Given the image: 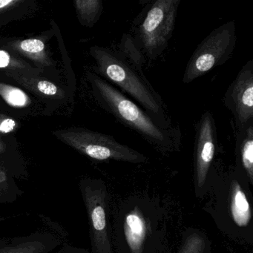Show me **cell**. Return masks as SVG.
<instances>
[{
    "label": "cell",
    "instance_id": "obj_5",
    "mask_svg": "<svg viewBox=\"0 0 253 253\" xmlns=\"http://www.w3.org/2000/svg\"><path fill=\"white\" fill-rule=\"evenodd\" d=\"M223 104L230 111L237 132L253 124V60L247 62L225 93Z\"/></svg>",
    "mask_w": 253,
    "mask_h": 253
},
{
    "label": "cell",
    "instance_id": "obj_21",
    "mask_svg": "<svg viewBox=\"0 0 253 253\" xmlns=\"http://www.w3.org/2000/svg\"><path fill=\"white\" fill-rule=\"evenodd\" d=\"M16 1H12V0H0V9L1 8H5L8 5L11 4L15 3Z\"/></svg>",
    "mask_w": 253,
    "mask_h": 253
},
{
    "label": "cell",
    "instance_id": "obj_2",
    "mask_svg": "<svg viewBox=\"0 0 253 253\" xmlns=\"http://www.w3.org/2000/svg\"><path fill=\"white\" fill-rule=\"evenodd\" d=\"M93 54L97 70L105 81L129 97L151 115L167 123H173L164 99L145 76L142 68L115 48L97 47Z\"/></svg>",
    "mask_w": 253,
    "mask_h": 253
},
{
    "label": "cell",
    "instance_id": "obj_4",
    "mask_svg": "<svg viewBox=\"0 0 253 253\" xmlns=\"http://www.w3.org/2000/svg\"><path fill=\"white\" fill-rule=\"evenodd\" d=\"M237 44L236 26L229 21L210 32L192 53L183 76L189 84L224 64L233 54Z\"/></svg>",
    "mask_w": 253,
    "mask_h": 253
},
{
    "label": "cell",
    "instance_id": "obj_8",
    "mask_svg": "<svg viewBox=\"0 0 253 253\" xmlns=\"http://www.w3.org/2000/svg\"><path fill=\"white\" fill-rule=\"evenodd\" d=\"M84 201L89 216L93 247L96 253H112L106 222L107 193L104 187L82 188Z\"/></svg>",
    "mask_w": 253,
    "mask_h": 253
},
{
    "label": "cell",
    "instance_id": "obj_11",
    "mask_svg": "<svg viewBox=\"0 0 253 253\" xmlns=\"http://www.w3.org/2000/svg\"><path fill=\"white\" fill-rule=\"evenodd\" d=\"M237 150L241 166L253 182V124L237 132Z\"/></svg>",
    "mask_w": 253,
    "mask_h": 253
},
{
    "label": "cell",
    "instance_id": "obj_13",
    "mask_svg": "<svg viewBox=\"0 0 253 253\" xmlns=\"http://www.w3.org/2000/svg\"><path fill=\"white\" fill-rule=\"evenodd\" d=\"M0 93L11 106L21 107L28 103V97L21 90L10 86H2Z\"/></svg>",
    "mask_w": 253,
    "mask_h": 253
},
{
    "label": "cell",
    "instance_id": "obj_1",
    "mask_svg": "<svg viewBox=\"0 0 253 253\" xmlns=\"http://www.w3.org/2000/svg\"><path fill=\"white\" fill-rule=\"evenodd\" d=\"M91 84L102 106L118 122L137 133L161 153L167 155L180 150L182 132L178 125L151 115L100 77L93 75Z\"/></svg>",
    "mask_w": 253,
    "mask_h": 253
},
{
    "label": "cell",
    "instance_id": "obj_19",
    "mask_svg": "<svg viewBox=\"0 0 253 253\" xmlns=\"http://www.w3.org/2000/svg\"><path fill=\"white\" fill-rule=\"evenodd\" d=\"M10 63V56L8 53L0 50V68H5Z\"/></svg>",
    "mask_w": 253,
    "mask_h": 253
},
{
    "label": "cell",
    "instance_id": "obj_6",
    "mask_svg": "<svg viewBox=\"0 0 253 253\" xmlns=\"http://www.w3.org/2000/svg\"><path fill=\"white\" fill-rule=\"evenodd\" d=\"M77 140L76 146L81 152L97 161H115L131 164H142L148 158L135 149L117 141L112 136L82 131Z\"/></svg>",
    "mask_w": 253,
    "mask_h": 253
},
{
    "label": "cell",
    "instance_id": "obj_16",
    "mask_svg": "<svg viewBox=\"0 0 253 253\" xmlns=\"http://www.w3.org/2000/svg\"><path fill=\"white\" fill-rule=\"evenodd\" d=\"M43 42L39 40L32 39L26 40V41H23L20 44V48L23 51L29 53H39L44 49Z\"/></svg>",
    "mask_w": 253,
    "mask_h": 253
},
{
    "label": "cell",
    "instance_id": "obj_20",
    "mask_svg": "<svg viewBox=\"0 0 253 253\" xmlns=\"http://www.w3.org/2000/svg\"><path fill=\"white\" fill-rule=\"evenodd\" d=\"M6 181V175L5 173L0 171V195L6 189L7 184H5Z\"/></svg>",
    "mask_w": 253,
    "mask_h": 253
},
{
    "label": "cell",
    "instance_id": "obj_15",
    "mask_svg": "<svg viewBox=\"0 0 253 253\" xmlns=\"http://www.w3.org/2000/svg\"><path fill=\"white\" fill-rule=\"evenodd\" d=\"M205 241L199 235H193L187 238L179 253H204Z\"/></svg>",
    "mask_w": 253,
    "mask_h": 253
},
{
    "label": "cell",
    "instance_id": "obj_14",
    "mask_svg": "<svg viewBox=\"0 0 253 253\" xmlns=\"http://www.w3.org/2000/svg\"><path fill=\"white\" fill-rule=\"evenodd\" d=\"M45 245L40 241H29L14 247L0 249V253H42Z\"/></svg>",
    "mask_w": 253,
    "mask_h": 253
},
{
    "label": "cell",
    "instance_id": "obj_3",
    "mask_svg": "<svg viewBox=\"0 0 253 253\" xmlns=\"http://www.w3.org/2000/svg\"><path fill=\"white\" fill-rule=\"evenodd\" d=\"M181 0L148 2L138 14L131 35L145 60L154 61L167 49L172 37Z\"/></svg>",
    "mask_w": 253,
    "mask_h": 253
},
{
    "label": "cell",
    "instance_id": "obj_12",
    "mask_svg": "<svg viewBox=\"0 0 253 253\" xmlns=\"http://www.w3.org/2000/svg\"><path fill=\"white\" fill-rule=\"evenodd\" d=\"M84 20L88 24H92L97 21L103 10V4L101 1H85L78 2Z\"/></svg>",
    "mask_w": 253,
    "mask_h": 253
},
{
    "label": "cell",
    "instance_id": "obj_10",
    "mask_svg": "<svg viewBox=\"0 0 253 253\" xmlns=\"http://www.w3.org/2000/svg\"><path fill=\"white\" fill-rule=\"evenodd\" d=\"M230 209L232 219L241 227L247 226L252 218V210L250 203L242 188L237 181L231 186Z\"/></svg>",
    "mask_w": 253,
    "mask_h": 253
},
{
    "label": "cell",
    "instance_id": "obj_18",
    "mask_svg": "<svg viewBox=\"0 0 253 253\" xmlns=\"http://www.w3.org/2000/svg\"><path fill=\"white\" fill-rule=\"evenodd\" d=\"M15 126V121L14 120L7 118L0 124V131L2 133L10 132L14 130Z\"/></svg>",
    "mask_w": 253,
    "mask_h": 253
},
{
    "label": "cell",
    "instance_id": "obj_7",
    "mask_svg": "<svg viewBox=\"0 0 253 253\" xmlns=\"http://www.w3.org/2000/svg\"><path fill=\"white\" fill-rule=\"evenodd\" d=\"M217 145V128L214 117L210 111H205L195 126V174L198 188H202L205 184Z\"/></svg>",
    "mask_w": 253,
    "mask_h": 253
},
{
    "label": "cell",
    "instance_id": "obj_9",
    "mask_svg": "<svg viewBox=\"0 0 253 253\" xmlns=\"http://www.w3.org/2000/svg\"><path fill=\"white\" fill-rule=\"evenodd\" d=\"M126 239L131 253H143V244L147 234V224L137 208L127 214L124 223Z\"/></svg>",
    "mask_w": 253,
    "mask_h": 253
},
{
    "label": "cell",
    "instance_id": "obj_17",
    "mask_svg": "<svg viewBox=\"0 0 253 253\" xmlns=\"http://www.w3.org/2000/svg\"><path fill=\"white\" fill-rule=\"evenodd\" d=\"M38 88L41 92L47 95H54L57 91L56 85L48 81H41L38 84Z\"/></svg>",
    "mask_w": 253,
    "mask_h": 253
}]
</instances>
